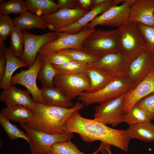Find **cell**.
<instances>
[{
    "label": "cell",
    "mask_w": 154,
    "mask_h": 154,
    "mask_svg": "<svg viewBox=\"0 0 154 154\" xmlns=\"http://www.w3.org/2000/svg\"><path fill=\"white\" fill-rule=\"evenodd\" d=\"M66 133H77L86 142L100 141L125 152L128 151L130 140L125 130L114 129L94 119L84 118L79 111L73 114L67 121Z\"/></svg>",
    "instance_id": "6da1fadb"
},
{
    "label": "cell",
    "mask_w": 154,
    "mask_h": 154,
    "mask_svg": "<svg viewBox=\"0 0 154 154\" xmlns=\"http://www.w3.org/2000/svg\"><path fill=\"white\" fill-rule=\"evenodd\" d=\"M84 104L80 101L70 108L35 104L31 110L35 119L26 123L28 126L53 135L66 133L67 121L74 113L81 110Z\"/></svg>",
    "instance_id": "7a4b0ae2"
},
{
    "label": "cell",
    "mask_w": 154,
    "mask_h": 154,
    "mask_svg": "<svg viewBox=\"0 0 154 154\" xmlns=\"http://www.w3.org/2000/svg\"><path fill=\"white\" fill-rule=\"evenodd\" d=\"M82 48V50L97 59L108 53L120 51L117 29L95 30L85 39Z\"/></svg>",
    "instance_id": "3957f363"
},
{
    "label": "cell",
    "mask_w": 154,
    "mask_h": 154,
    "mask_svg": "<svg viewBox=\"0 0 154 154\" xmlns=\"http://www.w3.org/2000/svg\"><path fill=\"white\" fill-rule=\"evenodd\" d=\"M132 88L130 81L126 77H116L96 92H82L78 97V100L86 106L100 104L126 93Z\"/></svg>",
    "instance_id": "277c9868"
},
{
    "label": "cell",
    "mask_w": 154,
    "mask_h": 154,
    "mask_svg": "<svg viewBox=\"0 0 154 154\" xmlns=\"http://www.w3.org/2000/svg\"><path fill=\"white\" fill-rule=\"evenodd\" d=\"M117 29L120 52L130 62L146 48L145 42L135 22L128 21Z\"/></svg>",
    "instance_id": "5b68a950"
},
{
    "label": "cell",
    "mask_w": 154,
    "mask_h": 154,
    "mask_svg": "<svg viewBox=\"0 0 154 154\" xmlns=\"http://www.w3.org/2000/svg\"><path fill=\"white\" fill-rule=\"evenodd\" d=\"M135 0H125L120 5L111 7L82 29H92L97 25L118 28L128 21L131 7Z\"/></svg>",
    "instance_id": "8992f818"
},
{
    "label": "cell",
    "mask_w": 154,
    "mask_h": 154,
    "mask_svg": "<svg viewBox=\"0 0 154 154\" xmlns=\"http://www.w3.org/2000/svg\"><path fill=\"white\" fill-rule=\"evenodd\" d=\"M54 86L71 100L89 88V79L85 72L66 74L58 72L53 81Z\"/></svg>",
    "instance_id": "52a82bcc"
},
{
    "label": "cell",
    "mask_w": 154,
    "mask_h": 154,
    "mask_svg": "<svg viewBox=\"0 0 154 154\" xmlns=\"http://www.w3.org/2000/svg\"><path fill=\"white\" fill-rule=\"evenodd\" d=\"M20 124L29 138L31 150L44 154H50L52 146L54 143L71 140L73 136V133L53 135L30 127L25 123Z\"/></svg>",
    "instance_id": "ba28073f"
},
{
    "label": "cell",
    "mask_w": 154,
    "mask_h": 154,
    "mask_svg": "<svg viewBox=\"0 0 154 154\" xmlns=\"http://www.w3.org/2000/svg\"><path fill=\"white\" fill-rule=\"evenodd\" d=\"M126 93L100 103L95 108L94 119L113 127L123 122L125 113L123 101Z\"/></svg>",
    "instance_id": "9c48e42d"
},
{
    "label": "cell",
    "mask_w": 154,
    "mask_h": 154,
    "mask_svg": "<svg viewBox=\"0 0 154 154\" xmlns=\"http://www.w3.org/2000/svg\"><path fill=\"white\" fill-rule=\"evenodd\" d=\"M43 64L41 55L38 53L34 63L29 69L22 70L13 76L11 84H20L26 87L32 96L35 104H44L41 91L37 87L36 80L38 71Z\"/></svg>",
    "instance_id": "30bf717a"
},
{
    "label": "cell",
    "mask_w": 154,
    "mask_h": 154,
    "mask_svg": "<svg viewBox=\"0 0 154 154\" xmlns=\"http://www.w3.org/2000/svg\"><path fill=\"white\" fill-rule=\"evenodd\" d=\"M24 49L20 58L27 64L28 68L35 63L38 53L44 45L57 39L58 32L50 31L45 33L37 35L23 31Z\"/></svg>",
    "instance_id": "8fae6325"
},
{
    "label": "cell",
    "mask_w": 154,
    "mask_h": 154,
    "mask_svg": "<svg viewBox=\"0 0 154 154\" xmlns=\"http://www.w3.org/2000/svg\"><path fill=\"white\" fill-rule=\"evenodd\" d=\"M154 67V54L146 48L129 64L126 77L132 88L145 78Z\"/></svg>",
    "instance_id": "7c38bea8"
},
{
    "label": "cell",
    "mask_w": 154,
    "mask_h": 154,
    "mask_svg": "<svg viewBox=\"0 0 154 154\" xmlns=\"http://www.w3.org/2000/svg\"><path fill=\"white\" fill-rule=\"evenodd\" d=\"M129 63L120 51H117L107 54L88 65L114 77H125Z\"/></svg>",
    "instance_id": "4fadbf2b"
},
{
    "label": "cell",
    "mask_w": 154,
    "mask_h": 154,
    "mask_svg": "<svg viewBox=\"0 0 154 154\" xmlns=\"http://www.w3.org/2000/svg\"><path fill=\"white\" fill-rule=\"evenodd\" d=\"M96 29H82L79 32L74 34L67 32H58V36L55 40L43 46L40 50L57 51L69 49L82 50V43L85 39Z\"/></svg>",
    "instance_id": "5bb4252c"
},
{
    "label": "cell",
    "mask_w": 154,
    "mask_h": 154,
    "mask_svg": "<svg viewBox=\"0 0 154 154\" xmlns=\"http://www.w3.org/2000/svg\"><path fill=\"white\" fill-rule=\"evenodd\" d=\"M88 11L82 8L65 9L42 17L47 23V29L57 32L76 23Z\"/></svg>",
    "instance_id": "9a60e30c"
},
{
    "label": "cell",
    "mask_w": 154,
    "mask_h": 154,
    "mask_svg": "<svg viewBox=\"0 0 154 154\" xmlns=\"http://www.w3.org/2000/svg\"><path fill=\"white\" fill-rule=\"evenodd\" d=\"M154 92V67L142 81L126 94L123 101L125 112L141 99Z\"/></svg>",
    "instance_id": "2e32d148"
},
{
    "label": "cell",
    "mask_w": 154,
    "mask_h": 154,
    "mask_svg": "<svg viewBox=\"0 0 154 154\" xmlns=\"http://www.w3.org/2000/svg\"><path fill=\"white\" fill-rule=\"evenodd\" d=\"M154 0H136L128 21L154 27Z\"/></svg>",
    "instance_id": "e0dca14e"
},
{
    "label": "cell",
    "mask_w": 154,
    "mask_h": 154,
    "mask_svg": "<svg viewBox=\"0 0 154 154\" xmlns=\"http://www.w3.org/2000/svg\"><path fill=\"white\" fill-rule=\"evenodd\" d=\"M28 90L17 88L11 84L6 89H3L0 94V100L4 102L7 107L22 105L32 109L35 103Z\"/></svg>",
    "instance_id": "ac0fdd59"
},
{
    "label": "cell",
    "mask_w": 154,
    "mask_h": 154,
    "mask_svg": "<svg viewBox=\"0 0 154 154\" xmlns=\"http://www.w3.org/2000/svg\"><path fill=\"white\" fill-rule=\"evenodd\" d=\"M124 0H111L109 2L94 7L89 11L73 24L62 29L57 32H67L74 34L79 32L87 24L98 15L102 13L112 6L117 5Z\"/></svg>",
    "instance_id": "d6986e66"
},
{
    "label": "cell",
    "mask_w": 154,
    "mask_h": 154,
    "mask_svg": "<svg viewBox=\"0 0 154 154\" xmlns=\"http://www.w3.org/2000/svg\"><path fill=\"white\" fill-rule=\"evenodd\" d=\"M40 89L44 104L45 105L68 108L74 105L72 100L66 96L57 87L42 86Z\"/></svg>",
    "instance_id": "ffe728a7"
},
{
    "label": "cell",
    "mask_w": 154,
    "mask_h": 154,
    "mask_svg": "<svg viewBox=\"0 0 154 154\" xmlns=\"http://www.w3.org/2000/svg\"><path fill=\"white\" fill-rule=\"evenodd\" d=\"M5 53L6 59V69L4 76L0 81V88L3 89H6L11 85L12 75L17 69L22 67H28L27 65L16 56L9 47H5Z\"/></svg>",
    "instance_id": "44dd1931"
},
{
    "label": "cell",
    "mask_w": 154,
    "mask_h": 154,
    "mask_svg": "<svg viewBox=\"0 0 154 154\" xmlns=\"http://www.w3.org/2000/svg\"><path fill=\"white\" fill-rule=\"evenodd\" d=\"M0 115L6 117L10 120L20 123H29L35 119L31 109L22 105H16L2 109Z\"/></svg>",
    "instance_id": "7402d4cb"
},
{
    "label": "cell",
    "mask_w": 154,
    "mask_h": 154,
    "mask_svg": "<svg viewBox=\"0 0 154 154\" xmlns=\"http://www.w3.org/2000/svg\"><path fill=\"white\" fill-rule=\"evenodd\" d=\"M125 132L130 140L136 139L145 142L154 141V123L151 122L129 126Z\"/></svg>",
    "instance_id": "603a6c76"
},
{
    "label": "cell",
    "mask_w": 154,
    "mask_h": 154,
    "mask_svg": "<svg viewBox=\"0 0 154 154\" xmlns=\"http://www.w3.org/2000/svg\"><path fill=\"white\" fill-rule=\"evenodd\" d=\"M13 20L15 26L22 30L35 28L46 30L47 29V23L42 16L35 15L27 11L16 17Z\"/></svg>",
    "instance_id": "cb8c5ba5"
},
{
    "label": "cell",
    "mask_w": 154,
    "mask_h": 154,
    "mask_svg": "<svg viewBox=\"0 0 154 154\" xmlns=\"http://www.w3.org/2000/svg\"><path fill=\"white\" fill-rule=\"evenodd\" d=\"M89 66L85 72L90 82L89 88L87 91H85L86 92H93L98 90L115 78L98 68Z\"/></svg>",
    "instance_id": "d4e9b609"
},
{
    "label": "cell",
    "mask_w": 154,
    "mask_h": 154,
    "mask_svg": "<svg viewBox=\"0 0 154 154\" xmlns=\"http://www.w3.org/2000/svg\"><path fill=\"white\" fill-rule=\"evenodd\" d=\"M28 10L37 15L54 13L58 11L57 3L52 0H26Z\"/></svg>",
    "instance_id": "484cf974"
},
{
    "label": "cell",
    "mask_w": 154,
    "mask_h": 154,
    "mask_svg": "<svg viewBox=\"0 0 154 154\" xmlns=\"http://www.w3.org/2000/svg\"><path fill=\"white\" fill-rule=\"evenodd\" d=\"M41 56L43 64L38 73L37 79L40 81L43 86L54 87L53 80L58 72L44 56L42 55Z\"/></svg>",
    "instance_id": "4316f807"
},
{
    "label": "cell",
    "mask_w": 154,
    "mask_h": 154,
    "mask_svg": "<svg viewBox=\"0 0 154 154\" xmlns=\"http://www.w3.org/2000/svg\"><path fill=\"white\" fill-rule=\"evenodd\" d=\"M151 121L147 112L142 108L135 105L125 113L123 122L130 126Z\"/></svg>",
    "instance_id": "83f0119b"
},
{
    "label": "cell",
    "mask_w": 154,
    "mask_h": 154,
    "mask_svg": "<svg viewBox=\"0 0 154 154\" xmlns=\"http://www.w3.org/2000/svg\"><path fill=\"white\" fill-rule=\"evenodd\" d=\"M10 120L6 117L0 115V123L9 139L14 140L18 138H22L25 140L29 144V139L27 134L17 126L12 124Z\"/></svg>",
    "instance_id": "f1b7e54d"
},
{
    "label": "cell",
    "mask_w": 154,
    "mask_h": 154,
    "mask_svg": "<svg viewBox=\"0 0 154 154\" xmlns=\"http://www.w3.org/2000/svg\"><path fill=\"white\" fill-rule=\"evenodd\" d=\"M28 10L26 1L23 0H10L3 1L0 5V13L9 15L10 14H21Z\"/></svg>",
    "instance_id": "f546056e"
},
{
    "label": "cell",
    "mask_w": 154,
    "mask_h": 154,
    "mask_svg": "<svg viewBox=\"0 0 154 154\" xmlns=\"http://www.w3.org/2000/svg\"><path fill=\"white\" fill-rule=\"evenodd\" d=\"M9 47L14 54L20 58L24 49V40L22 30L15 26L10 35Z\"/></svg>",
    "instance_id": "4dcf8cb0"
},
{
    "label": "cell",
    "mask_w": 154,
    "mask_h": 154,
    "mask_svg": "<svg viewBox=\"0 0 154 154\" xmlns=\"http://www.w3.org/2000/svg\"><path fill=\"white\" fill-rule=\"evenodd\" d=\"M50 154H91L80 151L71 140L57 142L52 146Z\"/></svg>",
    "instance_id": "1f68e13d"
},
{
    "label": "cell",
    "mask_w": 154,
    "mask_h": 154,
    "mask_svg": "<svg viewBox=\"0 0 154 154\" xmlns=\"http://www.w3.org/2000/svg\"><path fill=\"white\" fill-rule=\"evenodd\" d=\"M58 51L65 55L73 60L85 63L88 65L98 59L82 50L69 49H63Z\"/></svg>",
    "instance_id": "d6a6232c"
},
{
    "label": "cell",
    "mask_w": 154,
    "mask_h": 154,
    "mask_svg": "<svg viewBox=\"0 0 154 154\" xmlns=\"http://www.w3.org/2000/svg\"><path fill=\"white\" fill-rule=\"evenodd\" d=\"M52 65L58 72L66 74L85 72L89 66L87 63L74 60L62 65Z\"/></svg>",
    "instance_id": "836d02e7"
},
{
    "label": "cell",
    "mask_w": 154,
    "mask_h": 154,
    "mask_svg": "<svg viewBox=\"0 0 154 154\" xmlns=\"http://www.w3.org/2000/svg\"><path fill=\"white\" fill-rule=\"evenodd\" d=\"M15 27L9 15L0 13V44L4 43Z\"/></svg>",
    "instance_id": "e575fe53"
},
{
    "label": "cell",
    "mask_w": 154,
    "mask_h": 154,
    "mask_svg": "<svg viewBox=\"0 0 154 154\" xmlns=\"http://www.w3.org/2000/svg\"><path fill=\"white\" fill-rule=\"evenodd\" d=\"M38 53L44 56L52 64L60 65L73 60L65 55L58 51L39 50Z\"/></svg>",
    "instance_id": "d590c367"
},
{
    "label": "cell",
    "mask_w": 154,
    "mask_h": 154,
    "mask_svg": "<svg viewBox=\"0 0 154 154\" xmlns=\"http://www.w3.org/2000/svg\"><path fill=\"white\" fill-rule=\"evenodd\" d=\"M137 23L145 42L146 48L154 54V27Z\"/></svg>",
    "instance_id": "8d00e7d4"
},
{
    "label": "cell",
    "mask_w": 154,
    "mask_h": 154,
    "mask_svg": "<svg viewBox=\"0 0 154 154\" xmlns=\"http://www.w3.org/2000/svg\"><path fill=\"white\" fill-rule=\"evenodd\" d=\"M135 105L143 108L149 115L151 121H154V92L141 99Z\"/></svg>",
    "instance_id": "74e56055"
},
{
    "label": "cell",
    "mask_w": 154,
    "mask_h": 154,
    "mask_svg": "<svg viewBox=\"0 0 154 154\" xmlns=\"http://www.w3.org/2000/svg\"><path fill=\"white\" fill-rule=\"evenodd\" d=\"M56 1L58 10L82 8L79 5L78 0H58Z\"/></svg>",
    "instance_id": "f35d334b"
},
{
    "label": "cell",
    "mask_w": 154,
    "mask_h": 154,
    "mask_svg": "<svg viewBox=\"0 0 154 154\" xmlns=\"http://www.w3.org/2000/svg\"><path fill=\"white\" fill-rule=\"evenodd\" d=\"M5 47L4 43L0 44V81L4 76L6 69V59L5 53Z\"/></svg>",
    "instance_id": "ab89813d"
},
{
    "label": "cell",
    "mask_w": 154,
    "mask_h": 154,
    "mask_svg": "<svg viewBox=\"0 0 154 154\" xmlns=\"http://www.w3.org/2000/svg\"><path fill=\"white\" fill-rule=\"evenodd\" d=\"M80 6L86 10H91L94 7L92 0H78Z\"/></svg>",
    "instance_id": "60d3db41"
},
{
    "label": "cell",
    "mask_w": 154,
    "mask_h": 154,
    "mask_svg": "<svg viewBox=\"0 0 154 154\" xmlns=\"http://www.w3.org/2000/svg\"><path fill=\"white\" fill-rule=\"evenodd\" d=\"M111 0H92L94 7H96L102 4L108 2Z\"/></svg>",
    "instance_id": "b9f144b4"
},
{
    "label": "cell",
    "mask_w": 154,
    "mask_h": 154,
    "mask_svg": "<svg viewBox=\"0 0 154 154\" xmlns=\"http://www.w3.org/2000/svg\"><path fill=\"white\" fill-rule=\"evenodd\" d=\"M102 143V146L100 151L102 153L101 154H108V151L107 149L106 145L103 143Z\"/></svg>",
    "instance_id": "7bdbcfd3"
},
{
    "label": "cell",
    "mask_w": 154,
    "mask_h": 154,
    "mask_svg": "<svg viewBox=\"0 0 154 154\" xmlns=\"http://www.w3.org/2000/svg\"><path fill=\"white\" fill-rule=\"evenodd\" d=\"M102 143L101 142L98 149L97 150L94 151L93 153H92L91 154H97L98 152L100 151V150H101L102 147Z\"/></svg>",
    "instance_id": "ee69618b"
},
{
    "label": "cell",
    "mask_w": 154,
    "mask_h": 154,
    "mask_svg": "<svg viewBox=\"0 0 154 154\" xmlns=\"http://www.w3.org/2000/svg\"><path fill=\"white\" fill-rule=\"evenodd\" d=\"M31 154H44V153L34 150H31Z\"/></svg>",
    "instance_id": "f6af8a7d"
},
{
    "label": "cell",
    "mask_w": 154,
    "mask_h": 154,
    "mask_svg": "<svg viewBox=\"0 0 154 154\" xmlns=\"http://www.w3.org/2000/svg\"><path fill=\"white\" fill-rule=\"evenodd\" d=\"M107 150L108 154H113L111 152L110 147H109L108 148Z\"/></svg>",
    "instance_id": "bcb514c9"
},
{
    "label": "cell",
    "mask_w": 154,
    "mask_h": 154,
    "mask_svg": "<svg viewBox=\"0 0 154 154\" xmlns=\"http://www.w3.org/2000/svg\"></svg>",
    "instance_id": "7dc6e473"
},
{
    "label": "cell",
    "mask_w": 154,
    "mask_h": 154,
    "mask_svg": "<svg viewBox=\"0 0 154 154\" xmlns=\"http://www.w3.org/2000/svg\"></svg>",
    "instance_id": "c3c4849f"
}]
</instances>
